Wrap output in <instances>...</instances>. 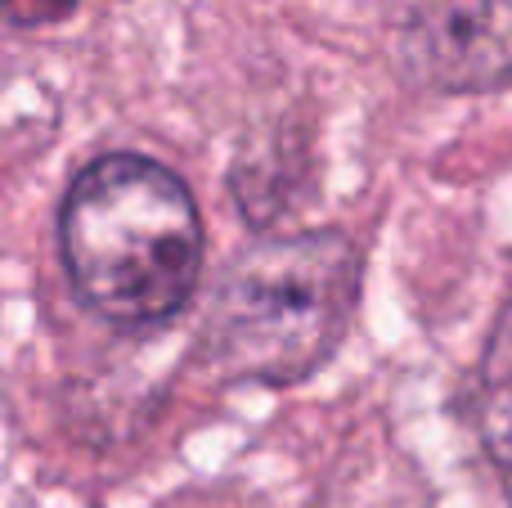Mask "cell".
<instances>
[{
	"label": "cell",
	"mask_w": 512,
	"mask_h": 508,
	"mask_svg": "<svg viewBox=\"0 0 512 508\" xmlns=\"http://www.w3.org/2000/svg\"><path fill=\"white\" fill-rule=\"evenodd\" d=\"M59 248L77 302L117 329L171 320L203 275L194 194L144 153H104L72 180Z\"/></svg>",
	"instance_id": "6da1fadb"
},
{
	"label": "cell",
	"mask_w": 512,
	"mask_h": 508,
	"mask_svg": "<svg viewBox=\"0 0 512 508\" xmlns=\"http://www.w3.org/2000/svg\"><path fill=\"white\" fill-rule=\"evenodd\" d=\"M360 252L337 230L261 239L225 270L207 311V356L239 383H297L346 338Z\"/></svg>",
	"instance_id": "7a4b0ae2"
},
{
	"label": "cell",
	"mask_w": 512,
	"mask_h": 508,
	"mask_svg": "<svg viewBox=\"0 0 512 508\" xmlns=\"http://www.w3.org/2000/svg\"><path fill=\"white\" fill-rule=\"evenodd\" d=\"M409 72L436 90L512 86V0H423L400 36Z\"/></svg>",
	"instance_id": "3957f363"
},
{
	"label": "cell",
	"mask_w": 512,
	"mask_h": 508,
	"mask_svg": "<svg viewBox=\"0 0 512 508\" xmlns=\"http://www.w3.org/2000/svg\"><path fill=\"white\" fill-rule=\"evenodd\" d=\"M472 419H477V437L486 446L490 464H495L499 486H504L512 508V302L499 311L486 351H481Z\"/></svg>",
	"instance_id": "277c9868"
},
{
	"label": "cell",
	"mask_w": 512,
	"mask_h": 508,
	"mask_svg": "<svg viewBox=\"0 0 512 508\" xmlns=\"http://www.w3.org/2000/svg\"><path fill=\"white\" fill-rule=\"evenodd\" d=\"M77 0H5V18L14 27H50L68 18Z\"/></svg>",
	"instance_id": "5b68a950"
}]
</instances>
